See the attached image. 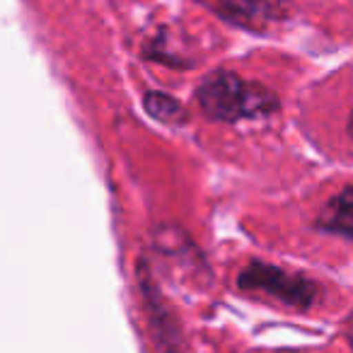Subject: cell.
Instances as JSON below:
<instances>
[{
    "label": "cell",
    "mask_w": 353,
    "mask_h": 353,
    "mask_svg": "<svg viewBox=\"0 0 353 353\" xmlns=\"http://www.w3.org/2000/svg\"><path fill=\"white\" fill-rule=\"evenodd\" d=\"M196 102L208 119L223 123L264 119L279 109V97L269 88L250 83L230 70L206 75L196 90Z\"/></svg>",
    "instance_id": "6da1fadb"
},
{
    "label": "cell",
    "mask_w": 353,
    "mask_h": 353,
    "mask_svg": "<svg viewBox=\"0 0 353 353\" xmlns=\"http://www.w3.org/2000/svg\"><path fill=\"white\" fill-rule=\"evenodd\" d=\"M237 288L250 290V293H266L279 303L298 310L312 307L319 295V285L310 281L307 276L288 274V271L264 264V261L247 264L237 276Z\"/></svg>",
    "instance_id": "7a4b0ae2"
},
{
    "label": "cell",
    "mask_w": 353,
    "mask_h": 353,
    "mask_svg": "<svg viewBox=\"0 0 353 353\" xmlns=\"http://www.w3.org/2000/svg\"><path fill=\"white\" fill-rule=\"evenodd\" d=\"M218 10L228 22L242 30L264 32L266 27L288 17L290 3L288 0H218Z\"/></svg>",
    "instance_id": "3957f363"
},
{
    "label": "cell",
    "mask_w": 353,
    "mask_h": 353,
    "mask_svg": "<svg viewBox=\"0 0 353 353\" xmlns=\"http://www.w3.org/2000/svg\"><path fill=\"white\" fill-rule=\"evenodd\" d=\"M141 288L145 295V310L150 314V324L155 329L157 339H160L162 353H179V334H176V324L172 319V314L165 312V305L157 300L155 290L150 285V276L141 274Z\"/></svg>",
    "instance_id": "277c9868"
},
{
    "label": "cell",
    "mask_w": 353,
    "mask_h": 353,
    "mask_svg": "<svg viewBox=\"0 0 353 353\" xmlns=\"http://www.w3.org/2000/svg\"><path fill=\"white\" fill-rule=\"evenodd\" d=\"M317 228L353 240V187H346L327 201V206L319 211Z\"/></svg>",
    "instance_id": "5b68a950"
},
{
    "label": "cell",
    "mask_w": 353,
    "mask_h": 353,
    "mask_svg": "<svg viewBox=\"0 0 353 353\" xmlns=\"http://www.w3.org/2000/svg\"><path fill=\"white\" fill-rule=\"evenodd\" d=\"M143 107L152 119H157L162 123H182L187 119V112H184L182 104L165 92H148L143 97Z\"/></svg>",
    "instance_id": "8992f818"
},
{
    "label": "cell",
    "mask_w": 353,
    "mask_h": 353,
    "mask_svg": "<svg viewBox=\"0 0 353 353\" xmlns=\"http://www.w3.org/2000/svg\"><path fill=\"white\" fill-rule=\"evenodd\" d=\"M348 341H351V346H353V314H351V319H348Z\"/></svg>",
    "instance_id": "52a82bcc"
},
{
    "label": "cell",
    "mask_w": 353,
    "mask_h": 353,
    "mask_svg": "<svg viewBox=\"0 0 353 353\" xmlns=\"http://www.w3.org/2000/svg\"><path fill=\"white\" fill-rule=\"evenodd\" d=\"M348 131H351V136H353V112H351V121H348Z\"/></svg>",
    "instance_id": "ba28073f"
}]
</instances>
